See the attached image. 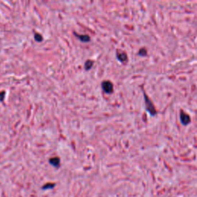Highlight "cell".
I'll list each match as a JSON object with an SVG mask.
<instances>
[{
    "instance_id": "obj_3",
    "label": "cell",
    "mask_w": 197,
    "mask_h": 197,
    "mask_svg": "<svg viewBox=\"0 0 197 197\" xmlns=\"http://www.w3.org/2000/svg\"><path fill=\"white\" fill-rule=\"evenodd\" d=\"M179 118H180V121L182 122L183 125H186L190 124V122H191V118L187 113L183 112V111H181L180 114H179Z\"/></svg>"
},
{
    "instance_id": "obj_11",
    "label": "cell",
    "mask_w": 197,
    "mask_h": 197,
    "mask_svg": "<svg viewBox=\"0 0 197 197\" xmlns=\"http://www.w3.org/2000/svg\"><path fill=\"white\" fill-rule=\"evenodd\" d=\"M5 92H0V102H3L4 100V98H5Z\"/></svg>"
},
{
    "instance_id": "obj_9",
    "label": "cell",
    "mask_w": 197,
    "mask_h": 197,
    "mask_svg": "<svg viewBox=\"0 0 197 197\" xmlns=\"http://www.w3.org/2000/svg\"><path fill=\"white\" fill-rule=\"evenodd\" d=\"M55 186V184L53 183H46V185L42 186V190H49V189H52Z\"/></svg>"
},
{
    "instance_id": "obj_10",
    "label": "cell",
    "mask_w": 197,
    "mask_h": 197,
    "mask_svg": "<svg viewBox=\"0 0 197 197\" xmlns=\"http://www.w3.org/2000/svg\"><path fill=\"white\" fill-rule=\"evenodd\" d=\"M139 55L141 56H145L147 55V51H146V49H139Z\"/></svg>"
},
{
    "instance_id": "obj_1",
    "label": "cell",
    "mask_w": 197,
    "mask_h": 197,
    "mask_svg": "<svg viewBox=\"0 0 197 197\" xmlns=\"http://www.w3.org/2000/svg\"><path fill=\"white\" fill-rule=\"evenodd\" d=\"M143 96H144V100H145V109H146V111L148 113H149L152 116H154V115H156V109L155 106L153 105V102L151 101V99H149V97L146 95L145 92L143 91Z\"/></svg>"
},
{
    "instance_id": "obj_6",
    "label": "cell",
    "mask_w": 197,
    "mask_h": 197,
    "mask_svg": "<svg viewBox=\"0 0 197 197\" xmlns=\"http://www.w3.org/2000/svg\"><path fill=\"white\" fill-rule=\"evenodd\" d=\"M74 34L76 36V38L79 39L81 42H87L90 41V37L88 35H79V34H76V33H74Z\"/></svg>"
},
{
    "instance_id": "obj_5",
    "label": "cell",
    "mask_w": 197,
    "mask_h": 197,
    "mask_svg": "<svg viewBox=\"0 0 197 197\" xmlns=\"http://www.w3.org/2000/svg\"><path fill=\"white\" fill-rule=\"evenodd\" d=\"M49 163L55 167H59L60 166V159L59 157H53L49 160Z\"/></svg>"
},
{
    "instance_id": "obj_2",
    "label": "cell",
    "mask_w": 197,
    "mask_h": 197,
    "mask_svg": "<svg viewBox=\"0 0 197 197\" xmlns=\"http://www.w3.org/2000/svg\"><path fill=\"white\" fill-rule=\"evenodd\" d=\"M102 89L106 93L110 94L113 92V85L110 81H103L102 82Z\"/></svg>"
},
{
    "instance_id": "obj_8",
    "label": "cell",
    "mask_w": 197,
    "mask_h": 197,
    "mask_svg": "<svg viewBox=\"0 0 197 197\" xmlns=\"http://www.w3.org/2000/svg\"><path fill=\"white\" fill-rule=\"evenodd\" d=\"M34 39L36 42H41V41H42V35L39 33H35Z\"/></svg>"
},
{
    "instance_id": "obj_4",
    "label": "cell",
    "mask_w": 197,
    "mask_h": 197,
    "mask_svg": "<svg viewBox=\"0 0 197 197\" xmlns=\"http://www.w3.org/2000/svg\"><path fill=\"white\" fill-rule=\"evenodd\" d=\"M116 57L119 61L121 62H124L127 61V55L124 52H116Z\"/></svg>"
},
{
    "instance_id": "obj_7",
    "label": "cell",
    "mask_w": 197,
    "mask_h": 197,
    "mask_svg": "<svg viewBox=\"0 0 197 197\" xmlns=\"http://www.w3.org/2000/svg\"><path fill=\"white\" fill-rule=\"evenodd\" d=\"M93 61H92V60H87L84 64L85 69H86V70H89V69H91L92 67L93 66Z\"/></svg>"
}]
</instances>
